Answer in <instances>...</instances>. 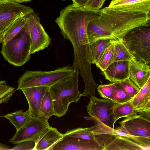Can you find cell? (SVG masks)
Segmentation results:
<instances>
[{"instance_id": "36", "label": "cell", "mask_w": 150, "mask_h": 150, "mask_svg": "<svg viewBox=\"0 0 150 150\" xmlns=\"http://www.w3.org/2000/svg\"><path fill=\"white\" fill-rule=\"evenodd\" d=\"M12 1L19 4H21L24 2H30L32 0H11Z\"/></svg>"}, {"instance_id": "12", "label": "cell", "mask_w": 150, "mask_h": 150, "mask_svg": "<svg viewBox=\"0 0 150 150\" xmlns=\"http://www.w3.org/2000/svg\"><path fill=\"white\" fill-rule=\"evenodd\" d=\"M98 137L96 140L63 137L48 150H104L103 141Z\"/></svg>"}, {"instance_id": "17", "label": "cell", "mask_w": 150, "mask_h": 150, "mask_svg": "<svg viewBox=\"0 0 150 150\" xmlns=\"http://www.w3.org/2000/svg\"><path fill=\"white\" fill-rule=\"evenodd\" d=\"M130 61L112 62L103 71L106 79L113 82H119L129 78Z\"/></svg>"}, {"instance_id": "30", "label": "cell", "mask_w": 150, "mask_h": 150, "mask_svg": "<svg viewBox=\"0 0 150 150\" xmlns=\"http://www.w3.org/2000/svg\"><path fill=\"white\" fill-rule=\"evenodd\" d=\"M132 98L125 91L119 83L117 88L112 94L111 100L116 103L120 104L129 101Z\"/></svg>"}, {"instance_id": "20", "label": "cell", "mask_w": 150, "mask_h": 150, "mask_svg": "<svg viewBox=\"0 0 150 150\" xmlns=\"http://www.w3.org/2000/svg\"><path fill=\"white\" fill-rule=\"evenodd\" d=\"M112 40L110 39H102L88 44L87 58L89 63L96 64Z\"/></svg>"}, {"instance_id": "25", "label": "cell", "mask_w": 150, "mask_h": 150, "mask_svg": "<svg viewBox=\"0 0 150 150\" xmlns=\"http://www.w3.org/2000/svg\"><path fill=\"white\" fill-rule=\"evenodd\" d=\"M40 110L42 117L48 120L51 116L54 115L53 105L49 88L43 98Z\"/></svg>"}, {"instance_id": "13", "label": "cell", "mask_w": 150, "mask_h": 150, "mask_svg": "<svg viewBox=\"0 0 150 150\" xmlns=\"http://www.w3.org/2000/svg\"><path fill=\"white\" fill-rule=\"evenodd\" d=\"M103 142L104 150H142L147 149L128 138L118 135H100L96 136Z\"/></svg>"}, {"instance_id": "37", "label": "cell", "mask_w": 150, "mask_h": 150, "mask_svg": "<svg viewBox=\"0 0 150 150\" xmlns=\"http://www.w3.org/2000/svg\"><path fill=\"white\" fill-rule=\"evenodd\" d=\"M61 0L62 1H65L66 0Z\"/></svg>"}, {"instance_id": "32", "label": "cell", "mask_w": 150, "mask_h": 150, "mask_svg": "<svg viewBox=\"0 0 150 150\" xmlns=\"http://www.w3.org/2000/svg\"><path fill=\"white\" fill-rule=\"evenodd\" d=\"M106 0H88L83 6L85 8L93 10H100Z\"/></svg>"}, {"instance_id": "4", "label": "cell", "mask_w": 150, "mask_h": 150, "mask_svg": "<svg viewBox=\"0 0 150 150\" xmlns=\"http://www.w3.org/2000/svg\"><path fill=\"white\" fill-rule=\"evenodd\" d=\"M30 33L25 24L16 36L6 43L2 44L1 53L11 64L21 67L30 59Z\"/></svg>"}, {"instance_id": "29", "label": "cell", "mask_w": 150, "mask_h": 150, "mask_svg": "<svg viewBox=\"0 0 150 150\" xmlns=\"http://www.w3.org/2000/svg\"><path fill=\"white\" fill-rule=\"evenodd\" d=\"M118 83V82H115L108 84L99 85L97 91L102 97L111 100L112 94L117 88Z\"/></svg>"}, {"instance_id": "21", "label": "cell", "mask_w": 150, "mask_h": 150, "mask_svg": "<svg viewBox=\"0 0 150 150\" xmlns=\"http://www.w3.org/2000/svg\"><path fill=\"white\" fill-rule=\"evenodd\" d=\"M137 113V112L134 109L130 100L122 103H116L113 109L114 123L115 124L120 118L129 117Z\"/></svg>"}, {"instance_id": "1", "label": "cell", "mask_w": 150, "mask_h": 150, "mask_svg": "<svg viewBox=\"0 0 150 150\" xmlns=\"http://www.w3.org/2000/svg\"><path fill=\"white\" fill-rule=\"evenodd\" d=\"M101 14L100 10H91L73 4L61 11L55 22L59 27L64 39L71 42L74 55H81L86 51L88 45V25Z\"/></svg>"}, {"instance_id": "27", "label": "cell", "mask_w": 150, "mask_h": 150, "mask_svg": "<svg viewBox=\"0 0 150 150\" xmlns=\"http://www.w3.org/2000/svg\"><path fill=\"white\" fill-rule=\"evenodd\" d=\"M114 40H112L96 64L97 67L103 71L112 62L114 45Z\"/></svg>"}, {"instance_id": "26", "label": "cell", "mask_w": 150, "mask_h": 150, "mask_svg": "<svg viewBox=\"0 0 150 150\" xmlns=\"http://www.w3.org/2000/svg\"><path fill=\"white\" fill-rule=\"evenodd\" d=\"M74 137L86 139L96 140L98 139V137L93 133L89 127L68 129L63 134V137Z\"/></svg>"}, {"instance_id": "5", "label": "cell", "mask_w": 150, "mask_h": 150, "mask_svg": "<svg viewBox=\"0 0 150 150\" xmlns=\"http://www.w3.org/2000/svg\"><path fill=\"white\" fill-rule=\"evenodd\" d=\"M74 70L69 64L51 71L27 70L18 81L17 90L38 86L50 87L71 76Z\"/></svg>"}, {"instance_id": "18", "label": "cell", "mask_w": 150, "mask_h": 150, "mask_svg": "<svg viewBox=\"0 0 150 150\" xmlns=\"http://www.w3.org/2000/svg\"><path fill=\"white\" fill-rule=\"evenodd\" d=\"M130 101L137 112H150V78Z\"/></svg>"}, {"instance_id": "3", "label": "cell", "mask_w": 150, "mask_h": 150, "mask_svg": "<svg viewBox=\"0 0 150 150\" xmlns=\"http://www.w3.org/2000/svg\"><path fill=\"white\" fill-rule=\"evenodd\" d=\"M79 74L75 70L69 77L50 87L54 110V115L61 117L65 115L72 103H77L82 96L79 90Z\"/></svg>"}, {"instance_id": "15", "label": "cell", "mask_w": 150, "mask_h": 150, "mask_svg": "<svg viewBox=\"0 0 150 150\" xmlns=\"http://www.w3.org/2000/svg\"><path fill=\"white\" fill-rule=\"evenodd\" d=\"M107 7L119 11L150 14V0H112Z\"/></svg>"}, {"instance_id": "31", "label": "cell", "mask_w": 150, "mask_h": 150, "mask_svg": "<svg viewBox=\"0 0 150 150\" xmlns=\"http://www.w3.org/2000/svg\"><path fill=\"white\" fill-rule=\"evenodd\" d=\"M119 83L125 91L132 98L134 97L140 90V89L129 78Z\"/></svg>"}, {"instance_id": "23", "label": "cell", "mask_w": 150, "mask_h": 150, "mask_svg": "<svg viewBox=\"0 0 150 150\" xmlns=\"http://www.w3.org/2000/svg\"><path fill=\"white\" fill-rule=\"evenodd\" d=\"M3 117L9 120L15 126L16 130L23 127L32 117L28 110L24 112L22 110H17Z\"/></svg>"}, {"instance_id": "9", "label": "cell", "mask_w": 150, "mask_h": 150, "mask_svg": "<svg viewBox=\"0 0 150 150\" xmlns=\"http://www.w3.org/2000/svg\"><path fill=\"white\" fill-rule=\"evenodd\" d=\"M50 127L48 120L44 117H32L23 127L16 130L9 142L14 144L26 141L36 143Z\"/></svg>"}, {"instance_id": "22", "label": "cell", "mask_w": 150, "mask_h": 150, "mask_svg": "<svg viewBox=\"0 0 150 150\" xmlns=\"http://www.w3.org/2000/svg\"><path fill=\"white\" fill-rule=\"evenodd\" d=\"M28 15L21 17L16 20L0 38V43H6L18 33L25 26Z\"/></svg>"}, {"instance_id": "6", "label": "cell", "mask_w": 150, "mask_h": 150, "mask_svg": "<svg viewBox=\"0 0 150 150\" xmlns=\"http://www.w3.org/2000/svg\"><path fill=\"white\" fill-rule=\"evenodd\" d=\"M122 40L134 59L150 64V25L133 29Z\"/></svg>"}, {"instance_id": "24", "label": "cell", "mask_w": 150, "mask_h": 150, "mask_svg": "<svg viewBox=\"0 0 150 150\" xmlns=\"http://www.w3.org/2000/svg\"><path fill=\"white\" fill-rule=\"evenodd\" d=\"M122 39L114 40L112 62L115 61H131L134 58L122 41Z\"/></svg>"}, {"instance_id": "19", "label": "cell", "mask_w": 150, "mask_h": 150, "mask_svg": "<svg viewBox=\"0 0 150 150\" xmlns=\"http://www.w3.org/2000/svg\"><path fill=\"white\" fill-rule=\"evenodd\" d=\"M63 137L57 128L50 126L35 143L34 150H48Z\"/></svg>"}, {"instance_id": "10", "label": "cell", "mask_w": 150, "mask_h": 150, "mask_svg": "<svg viewBox=\"0 0 150 150\" xmlns=\"http://www.w3.org/2000/svg\"><path fill=\"white\" fill-rule=\"evenodd\" d=\"M119 122L120 128L135 137L150 139V112H139Z\"/></svg>"}, {"instance_id": "33", "label": "cell", "mask_w": 150, "mask_h": 150, "mask_svg": "<svg viewBox=\"0 0 150 150\" xmlns=\"http://www.w3.org/2000/svg\"><path fill=\"white\" fill-rule=\"evenodd\" d=\"M17 144V146L10 150H34L35 143L33 141H26Z\"/></svg>"}, {"instance_id": "7", "label": "cell", "mask_w": 150, "mask_h": 150, "mask_svg": "<svg viewBox=\"0 0 150 150\" xmlns=\"http://www.w3.org/2000/svg\"><path fill=\"white\" fill-rule=\"evenodd\" d=\"M116 103L108 99H100L95 96L91 97L90 101L86 106L87 111L90 117L84 118L114 128L113 120V107Z\"/></svg>"}, {"instance_id": "11", "label": "cell", "mask_w": 150, "mask_h": 150, "mask_svg": "<svg viewBox=\"0 0 150 150\" xmlns=\"http://www.w3.org/2000/svg\"><path fill=\"white\" fill-rule=\"evenodd\" d=\"M26 25L29 30L30 39L31 54L47 48L51 39L40 23V18L35 12L29 15Z\"/></svg>"}, {"instance_id": "8", "label": "cell", "mask_w": 150, "mask_h": 150, "mask_svg": "<svg viewBox=\"0 0 150 150\" xmlns=\"http://www.w3.org/2000/svg\"><path fill=\"white\" fill-rule=\"evenodd\" d=\"M34 12L30 7L11 0H0V38L16 20Z\"/></svg>"}, {"instance_id": "16", "label": "cell", "mask_w": 150, "mask_h": 150, "mask_svg": "<svg viewBox=\"0 0 150 150\" xmlns=\"http://www.w3.org/2000/svg\"><path fill=\"white\" fill-rule=\"evenodd\" d=\"M129 78L140 89L150 78V64L134 59L131 60Z\"/></svg>"}, {"instance_id": "28", "label": "cell", "mask_w": 150, "mask_h": 150, "mask_svg": "<svg viewBox=\"0 0 150 150\" xmlns=\"http://www.w3.org/2000/svg\"><path fill=\"white\" fill-rule=\"evenodd\" d=\"M15 91V88L8 85L5 81H0V105L8 102Z\"/></svg>"}, {"instance_id": "14", "label": "cell", "mask_w": 150, "mask_h": 150, "mask_svg": "<svg viewBox=\"0 0 150 150\" xmlns=\"http://www.w3.org/2000/svg\"><path fill=\"white\" fill-rule=\"evenodd\" d=\"M50 87L38 86L29 87L21 90L24 94L28 103V110L32 117H42L40 108L43 98Z\"/></svg>"}, {"instance_id": "34", "label": "cell", "mask_w": 150, "mask_h": 150, "mask_svg": "<svg viewBox=\"0 0 150 150\" xmlns=\"http://www.w3.org/2000/svg\"><path fill=\"white\" fill-rule=\"evenodd\" d=\"M72 4L78 6H84L88 0H71Z\"/></svg>"}, {"instance_id": "35", "label": "cell", "mask_w": 150, "mask_h": 150, "mask_svg": "<svg viewBox=\"0 0 150 150\" xmlns=\"http://www.w3.org/2000/svg\"><path fill=\"white\" fill-rule=\"evenodd\" d=\"M9 147L0 143V150H10Z\"/></svg>"}, {"instance_id": "2", "label": "cell", "mask_w": 150, "mask_h": 150, "mask_svg": "<svg viewBox=\"0 0 150 150\" xmlns=\"http://www.w3.org/2000/svg\"><path fill=\"white\" fill-rule=\"evenodd\" d=\"M101 30L99 39H122L133 29L150 25V14L112 10L105 7L100 9Z\"/></svg>"}]
</instances>
